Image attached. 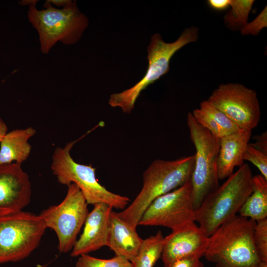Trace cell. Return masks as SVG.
<instances>
[{
	"instance_id": "obj_1",
	"label": "cell",
	"mask_w": 267,
	"mask_h": 267,
	"mask_svg": "<svg viewBox=\"0 0 267 267\" xmlns=\"http://www.w3.org/2000/svg\"><path fill=\"white\" fill-rule=\"evenodd\" d=\"M194 155L173 160H154L143 174L142 187L132 202L118 216L134 228L149 205L158 197L181 186L190 179Z\"/></svg>"
},
{
	"instance_id": "obj_2",
	"label": "cell",
	"mask_w": 267,
	"mask_h": 267,
	"mask_svg": "<svg viewBox=\"0 0 267 267\" xmlns=\"http://www.w3.org/2000/svg\"><path fill=\"white\" fill-rule=\"evenodd\" d=\"M256 222L237 215L209 236L204 255L216 267H258L261 262L254 241Z\"/></svg>"
},
{
	"instance_id": "obj_3",
	"label": "cell",
	"mask_w": 267,
	"mask_h": 267,
	"mask_svg": "<svg viewBox=\"0 0 267 267\" xmlns=\"http://www.w3.org/2000/svg\"><path fill=\"white\" fill-rule=\"evenodd\" d=\"M251 169L247 163L210 193L195 211V222L208 236L237 213L253 189Z\"/></svg>"
},
{
	"instance_id": "obj_4",
	"label": "cell",
	"mask_w": 267,
	"mask_h": 267,
	"mask_svg": "<svg viewBox=\"0 0 267 267\" xmlns=\"http://www.w3.org/2000/svg\"><path fill=\"white\" fill-rule=\"evenodd\" d=\"M29 6L28 18L37 31L41 52L48 54L58 42L70 45L77 42L88 26V18L79 10L76 1L58 9L46 0L44 9Z\"/></svg>"
},
{
	"instance_id": "obj_5",
	"label": "cell",
	"mask_w": 267,
	"mask_h": 267,
	"mask_svg": "<svg viewBox=\"0 0 267 267\" xmlns=\"http://www.w3.org/2000/svg\"><path fill=\"white\" fill-rule=\"evenodd\" d=\"M198 38L199 29L195 26L185 29L172 43L164 42L159 33L153 35L147 47L148 65L144 76L130 89L111 94L109 105L120 108L125 113H131L141 92L169 71L173 55L186 44L196 42Z\"/></svg>"
},
{
	"instance_id": "obj_6",
	"label": "cell",
	"mask_w": 267,
	"mask_h": 267,
	"mask_svg": "<svg viewBox=\"0 0 267 267\" xmlns=\"http://www.w3.org/2000/svg\"><path fill=\"white\" fill-rule=\"evenodd\" d=\"M77 141H70L63 147H57L53 153L50 167L58 181L67 186L76 185L88 204L102 203L124 210L129 204L130 199L101 184L96 178V169L91 165L80 164L73 159L70 151Z\"/></svg>"
},
{
	"instance_id": "obj_7",
	"label": "cell",
	"mask_w": 267,
	"mask_h": 267,
	"mask_svg": "<svg viewBox=\"0 0 267 267\" xmlns=\"http://www.w3.org/2000/svg\"><path fill=\"white\" fill-rule=\"evenodd\" d=\"M187 125L196 150L190 178L193 204L196 210L205 198L220 185L217 159L220 138L198 124L191 112L187 116Z\"/></svg>"
},
{
	"instance_id": "obj_8",
	"label": "cell",
	"mask_w": 267,
	"mask_h": 267,
	"mask_svg": "<svg viewBox=\"0 0 267 267\" xmlns=\"http://www.w3.org/2000/svg\"><path fill=\"white\" fill-rule=\"evenodd\" d=\"M46 229L39 215L29 212L0 217V264L28 257L39 246Z\"/></svg>"
},
{
	"instance_id": "obj_9",
	"label": "cell",
	"mask_w": 267,
	"mask_h": 267,
	"mask_svg": "<svg viewBox=\"0 0 267 267\" xmlns=\"http://www.w3.org/2000/svg\"><path fill=\"white\" fill-rule=\"evenodd\" d=\"M67 194L58 204L43 210L39 216L46 228L54 231L60 253L71 251L89 214L88 204L78 187L67 186Z\"/></svg>"
},
{
	"instance_id": "obj_10",
	"label": "cell",
	"mask_w": 267,
	"mask_h": 267,
	"mask_svg": "<svg viewBox=\"0 0 267 267\" xmlns=\"http://www.w3.org/2000/svg\"><path fill=\"white\" fill-rule=\"evenodd\" d=\"M190 179L155 199L141 216L138 225L160 226L176 231L195 222Z\"/></svg>"
},
{
	"instance_id": "obj_11",
	"label": "cell",
	"mask_w": 267,
	"mask_h": 267,
	"mask_svg": "<svg viewBox=\"0 0 267 267\" xmlns=\"http://www.w3.org/2000/svg\"><path fill=\"white\" fill-rule=\"evenodd\" d=\"M207 100L244 132H251L260 122L261 112L257 93L242 84H221Z\"/></svg>"
},
{
	"instance_id": "obj_12",
	"label": "cell",
	"mask_w": 267,
	"mask_h": 267,
	"mask_svg": "<svg viewBox=\"0 0 267 267\" xmlns=\"http://www.w3.org/2000/svg\"><path fill=\"white\" fill-rule=\"evenodd\" d=\"M31 195L29 177L21 165L0 164V217L22 211Z\"/></svg>"
},
{
	"instance_id": "obj_13",
	"label": "cell",
	"mask_w": 267,
	"mask_h": 267,
	"mask_svg": "<svg viewBox=\"0 0 267 267\" xmlns=\"http://www.w3.org/2000/svg\"><path fill=\"white\" fill-rule=\"evenodd\" d=\"M192 222L164 237L161 258L165 267L186 257L204 256L209 237Z\"/></svg>"
},
{
	"instance_id": "obj_14",
	"label": "cell",
	"mask_w": 267,
	"mask_h": 267,
	"mask_svg": "<svg viewBox=\"0 0 267 267\" xmlns=\"http://www.w3.org/2000/svg\"><path fill=\"white\" fill-rule=\"evenodd\" d=\"M113 208L105 204L93 205L84 223L82 233L76 241L70 256L79 257L106 246L110 217Z\"/></svg>"
},
{
	"instance_id": "obj_15",
	"label": "cell",
	"mask_w": 267,
	"mask_h": 267,
	"mask_svg": "<svg viewBox=\"0 0 267 267\" xmlns=\"http://www.w3.org/2000/svg\"><path fill=\"white\" fill-rule=\"evenodd\" d=\"M134 228L123 221L116 212H111L106 246L116 256L132 262L136 256L143 239Z\"/></svg>"
},
{
	"instance_id": "obj_16",
	"label": "cell",
	"mask_w": 267,
	"mask_h": 267,
	"mask_svg": "<svg viewBox=\"0 0 267 267\" xmlns=\"http://www.w3.org/2000/svg\"><path fill=\"white\" fill-rule=\"evenodd\" d=\"M251 137V132H242L220 138L217 159L219 180L226 179L233 173L236 167H240L244 163L243 156Z\"/></svg>"
},
{
	"instance_id": "obj_17",
	"label": "cell",
	"mask_w": 267,
	"mask_h": 267,
	"mask_svg": "<svg viewBox=\"0 0 267 267\" xmlns=\"http://www.w3.org/2000/svg\"><path fill=\"white\" fill-rule=\"evenodd\" d=\"M36 132L31 127L7 132L0 142V164L15 163L21 165L25 162L32 149L28 140Z\"/></svg>"
},
{
	"instance_id": "obj_18",
	"label": "cell",
	"mask_w": 267,
	"mask_h": 267,
	"mask_svg": "<svg viewBox=\"0 0 267 267\" xmlns=\"http://www.w3.org/2000/svg\"><path fill=\"white\" fill-rule=\"evenodd\" d=\"M238 213L256 222L267 218V179L261 175L253 176L252 192Z\"/></svg>"
},
{
	"instance_id": "obj_19",
	"label": "cell",
	"mask_w": 267,
	"mask_h": 267,
	"mask_svg": "<svg viewBox=\"0 0 267 267\" xmlns=\"http://www.w3.org/2000/svg\"><path fill=\"white\" fill-rule=\"evenodd\" d=\"M164 237L161 231L143 241L138 252L132 262L134 267H154L161 257Z\"/></svg>"
},
{
	"instance_id": "obj_20",
	"label": "cell",
	"mask_w": 267,
	"mask_h": 267,
	"mask_svg": "<svg viewBox=\"0 0 267 267\" xmlns=\"http://www.w3.org/2000/svg\"><path fill=\"white\" fill-rule=\"evenodd\" d=\"M254 0H230V9L223 16L224 24L228 29L240 31L248 22Z\"/></svg>"
},
{
	"instance_id": "obj_21",
	"label": "cell",
	"mask_w": 267,
	"mask_h": 267,
	"mask_svg": "<svg viewBox=\"0 0 267 267\" xmlns=\"http://www.w3.org/2000/svg\"><path fill=\"white\" fill-rule=\"evenodd\" d=\"M76 267H134L133 263L128 259L119 256L111 259L95 258L88 254L78 257Z\"/></svg>"
},
{
	"instance_id": "obj_22",
	"label": "cell",
	"mask_w": 267,
	"mask_h": 267,
	"mask_svg": "<svg viewBox=\"0 0 267 267\" xmlns=\"http://www.w3.org/2000/svg\"><path fill=\"white\" fill-rule=\"evenodd\" d=\"M199 109L210 116L226 135L244 132L222 111L213 106L207 100L200 103Z\"/></svg>"
},
{
	"instance_id": "obj_23",
	"label": "cell",
	"mask_w": 267,
	"mask_h": 267,
	"mask_svg": "<svg viewBox=\"0 0 267 267\" xmlns=\"http://www.w3.org/2000/svg\"><path fill=\"white\" fill-rule=\"evenodd\" d=\"M253 237L261 261L267 262V218L256 222Z\"/></svg>"
},
{
	"instance_id": "obj_24",
	"label": "cell",
	"mask_w": 267,
	"mask_h": 267,
	"mask_svg": "<svg viewBox=\"0 0 267 267\" xmlns=\"http://www.w3.org/2000/svg\"><path fill=\"white\" fill-rule=\"evenodd\" d=\"M243 160L250 162L267 179V154L258 150L249 143L243 156Z\"/></svg>"
},
{
	"instance_id": "obj_25",
	"label": "cell",
	"mask_w": 267,
	"mask_h": 267,
	"mask_svg": "<svg viewBox=\"0 0 267 267\" xmlns=\"http://www.w3.org/2000/svg\"><path fill=\"white\" fill-rule=\"evenodd\" d=\"M191 113L197 123L210 132L213 135L221 138L226 135L210 116L199 108L194 109Z\"/></svg>"
},
{
	"instance_id": "obj_26",
	"label": "cell",
	"mask_w": 267,
	"mask_h": 267,
	"mask_svg": "<svg viewBox=\"0 0 267 267\" xmlns=\"http://www.w3.org/2000/svg\"><path fill=\"white\" fill-rule=\"evenodd\" d=\"M265 6L258 16L250 22H248L240 30L243 36H258L262 30L267 27V8Z\"/></svg>"
},
{
	"instance_id": "obj_27",
	"label": "cell",
	"mask_w": 267,
	"mask_h": 267,
	"mask_svg": "<svg viewBox=\"0 0 267 267\" xmlns=\"http://www.w3.org/2000/svg\"><path fill=\"white\" fill-rule=\"evenodd\" d=\"M168 267H204L200 258L196 257H186L178 259Z\"/></svg>"
},
{
	"instance_id": "obj_28",
	"label": "cell",
	"mask_w": 267,
	"mask_h": 267,
	"mask_svg": "<svg viewBox=\"0 0 267 267\" xmlns=\"http://www.w3.org/2000/svg\"><path fill=\"white\" fill-rule=\"evenodd\" d=\"M254 138L255 140V142L254 143H250V144L255 148L267 154V132H264L261 134L255 136Z\"/></svg>"
},
{
	"instance_id": "obj_29",
	"label": "cell",
	"mask_w": 267,
	"mask_h": 267,
	"mask_svg": "<svg viewBox=\"0 0 267 267\" xmlns=\"http://www.w3.org/2000/svg\"><path fill=\"white\" fill-rule=\"evenodd\" d=\"M209 5L216 10H223L229 7L230 0H209Z\"/></svg>"
},
{
	"instance_id": "obj_30",
	"label": "cell",
	"mask_w": 267,
	"mask_h": 267,
	"mask_svg": "<svg viewBox=\"0 0 267 267\" xmlns=\"http://www.w3.org/2000/svg\"><path fill=\"white\" fill-rule=\"evenodd\" d=\"M52 5L64 7L71 1L70 0H47Z\"/></svg>"
},
{
	"instance_id": "obj_31",
	"label": "cell",
	"mask_w": 267,
	"mask_h": 267,
	"mask_svg": "<svg viewBox=\"0 0 267 267\" xmlns=\"http://www.w3.org/2000/svg\"><path fill=\"white\" fill-rule=\"evenodd\" d=\"M7 133V126L4 121L0 118V142Z\"/></svg>"
},
{
	"instance_id": "obj_32",
	"label": "cell",
	"mask_w": 267,
	"mask_h": 267,
	"mask_svg": "<svg viewBox=\"0 0 267 267\" xmlns=\"http://www.w3.org/2000/svg\"><path fill=\"white\" fill-rule=\"evenodd\" d=\"M37 1V0H24L21 1L19 3L22 5H28L30 6L32 4H36Z\"/></svg>"
},
{
	"instance_id": "obj_33",
	"label": "cell",
	"mask_w": 267,
	"mask_h": 267,
	"mask_svg": "<svg viewBox=\"0 0 267 267\" xmlns=\"http://www.w3.org/2000/svg\"><path fill=\"white\" fill-rule=\"evenodd\" d=\"M258 267H267V262L261 261Z\"/></svg>"
}]
</instances>
